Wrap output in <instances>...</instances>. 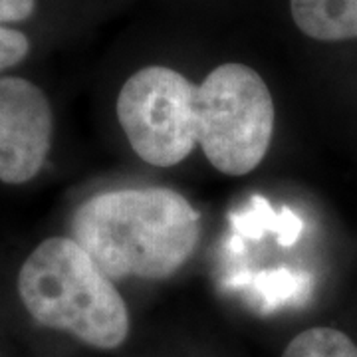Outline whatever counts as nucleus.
I'll use <instances>...</instances> for the list:
<instances>
[{"label": "nucleus", "instance_id": "f257e3e1", "mask_svg": "<svg viewBox=\"0 0 357 357\" xmlns=\"http://www.w3.org/2000/svg\"><path fill=\"white\" fill-rule=\"evenodd\" d=\"M72 238L112 280H163L195 252L201 217L177 191L117 189L79 204L72 218Z\"/></svg>", "mask_w": 357, "mask_h": 357}, {"label": "nucleus", "instance_id": "f03ea898", "mask_svg": "<svg viewBox=\"0 0 357 357\" xmlns=\"http://www.w3.org/2000/svg\"><path fill=\"white\" fill-rule=\"evenodd\" d=\"M18 294L38 324L72 333L86 345L117 349L128 340L126 300L74 238L40 243L20 268Z\"/></svg>", "mask_w": 357, "mask_h": 357}, {"label": "nucleus", "instance_id": "7ed1b4c3", "mask_svg": "<svg viewBox=\"0 0 357 357\" xmlns=\"http://www.w3.org/2000/svg\"><path fill=\"white\" fill-rule=\"evenodd\" d=\"M274 133V102L250 66L229 62L197 86V143L217 171L243 177L262 163Z\"/></svg>", "mask_w": 357, "mask_h": 357}, {"label": "nucleus", "instance_id": "20e7f679", "mask_svg": "<svg viewBox=\"0 0 357 357\" xmlns=\"http://www.w3.org/2000/svg\"><path fill=\"white\" fill-rule=\"evenodd\" d=\"M117 119L145 163L178 165L197 145V86L177 70L147 66L121 86Z\"/></svg>", "mask_w": 357, "mask_h": 357}, {"label": "nucleus", "instance_id": "39448f33", "mask_svg": "<svg viewBox=\"0 0 357 357\" xmlns=\"http://www.w3.org/2000/svg\"><path fill=\"white\" fill-rule=\"evenodd\" d=\"M54 117L44 91L22 77H0V181L34 178L50 153Z\"/></svg>", "mask_w": 357, "mask_h": 357}, {"label": "nucleus", "instance_id": "423d86ee", "mask_svg": "<svg viewBox=\"0 0 357 357\" xmlns=\"http://www.w3.org/2000/svg\"><path fill=\"white\" fill-rule=\"evenodd\" d=\"M298 30L319 42L357 38V0H290Z\"/></svg>", "mask_w": 357, "mask_h": 357}, {"label": "nucleus", "instance_id": "0eeeda50", "mask_svg": "<svg viewBox=\"0 0 357 357\" xmlns=\"http://www.w3.org/2000/svg\"><path fill=\"white\" fill-rule=\"evenodd\" d=\"M282 357H357V345L340 330L310 328L286 345Z\"/></svg>", "mask_w": 357, "mask_h": 357}, {"label": "nucleus", "instance_id": "6e6552de", "mask_svg": "<svg viewBox=\"0 0 357 357\" xmlns=\"http://www.w3.org/2000/svg\"><path fill=\"white\" fill-rule=\"evenodd\" d=\"M30 52V40L22 32L0 26V72L22 62Z\"/></svg>", "mask_w": 357, "mask_h": 357}, {"label": "nucleus", "instance_id": "1a4fd4ad", "mask_svg": "<svg viewBox=\"0 0 357 357\" xmlns=\"http://www.w3.org/2000/svg\"><path fill=\"white\" fill-rule=\"evenodd\" d=\"M34 13V0H0V22H20Z\"/></svg>", "mask_w": 357, "mask_h": 357}]
</instances>
